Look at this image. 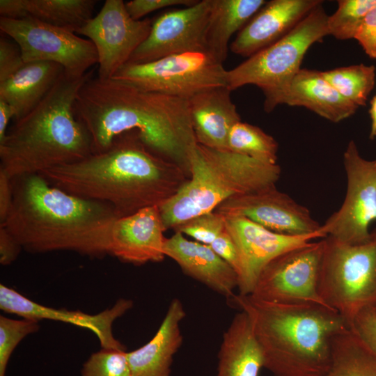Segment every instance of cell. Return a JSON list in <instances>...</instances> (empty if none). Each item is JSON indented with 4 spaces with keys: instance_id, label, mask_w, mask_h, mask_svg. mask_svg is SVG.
Here are the masks:
<instances>
[{
    "instance_id": "obj_1",
    "label": "cell",
    "mask_w": 376,
    "mask_h": 376,
    "mask_svg": "<svg viewBox=\"0 0 376 376\" xmlns=\"http://www.w3.org/2000/svg\"><path fill=\"white\" fill-rule=\"evenodd\" d=\"M75 111L91 136L92 154L107 150L118 136L136 131L148 148L189 177V157L198 143L188 100L93 75L79 89Z\"/></svg>"
},
{
    "instance_id": "obj_2",
    "label": "cell",
    "mask_w": 376,
    "mask_h": 376,
    "mask_svg": "<svg viewBox=\"0 0 376 376\" xmlns=\"http://www.w3.org/2000/svg\"><path fill=\"white\" fill-rule=\"evenodd\" d=\"M40 175L70 194L109 204L119 217L160 207L189 178L179 166L148 148L136 131L118 136L102 152Z\"/></svg>"
},
{
    "instance_id": "obj_3",
    "label": "cell",
    "mask_w": 376,
    "mask_h": 376,
    "mask_svg": "<svg viewBox=\"0 0 376 376\" xmlns=\"http://www.w3.org/2000/svg\"><path fill=\"white\" fill-rule=\"evenodd\" d=\"M13 202L4 226L30 253L70 251L91 258L109 255L119 216L109 204L70 194L40 174L12 178Z\"/></svg>"
},
{
    "instance_id": "obj_4",
    "label": "cell",
    "mask_w": 376,
    "mask_h": 376,
    "mask_svg": "<svg viewBox=\"0 0 376 376\" xmlns=\"http://www.w3.org/2000/svg\"><path fill=\"white\" fill-rule=\"evenodd\" d=\"M230 301L249 317L264 368L273 376H323L334 338L350 327L324 305L271 303L240 294Z\"/></svg>"
},
{
    "instance_id": "obj_5",
    "label": "cell",
    "mask_w": 376,
    "mask_h": 376,
    "mask_svg": "<svg viewBox=\"0 0 376 376\" xmlns=\"http://www.w3.org/2000/svg\"><path fill=\"white\" fill-rule=\"evenodd\" d=\"M65 72L44 99L15 120L0 143V170L11 179L40 174L80 161L92 154L91 136L76 116L77 93L91 76Z\"/></svg>"
},
{
    "instance_id": "obj_6",
    "label": "cell",
    "mask_w": 376,
    "mask_h": 376,
    "mask_svg": "<svg viewBox=\"0 0 376 376\" xmlns=\"http://www.w3.org/2000/svg\"><path fill=\"white\" fill-rule=\"evenodd\" d=\"M281 175L270 164L229 150L197 143L189 157V177L159 208L166 229L213 212L228 199L276 186Z\"/></svg>"
},
{
    "instance_id": "obj_7",
    "label": "cell",
    "mask_w": 376,
    "mask_h": 376,
    "mask_svg": "<svg viewBox=\"0 0 376 376\" xmlns=\"http://www.w3.org/2000/svg\"><path fill=\"white\" fill-rule=\"evenodd\" d=\"M327 18L322 3L284 37L228 70V89L249 84L258 87L268 113L283 104L308 49L329 36Z\"/></svg>"
},
{
    "instance_id": "obj_8",
    "label": "cell",
    "mask_w": 376,
    "mask_h": 376,
    "mask_svg": "<svg viewBox=\"0 0 376 376\" xmlns=\"http://www.w3.org/2000/svg\"><path fill=\"white\" fill-rule=\"evenodd\" d=\"M319 293L351 325L363 310L376 307V228L366 242L350 244L323 238Z\"/></svg>"
},
{
    "instance_id": "obj_9",
    "label": "cell",
    "mask_w": 376,
    "mask_h": 376,
    "mask_svg": "<svg viewBox=\"0 0 376 376\" xmlns=\"http://www.w3.org/2000/svg\"><path fill=\"white\" fill-rule=\"evenodd\" d=\"M223 63L205 51L173 54L145 63H126L112 77L141 90L189 100L205 91L227 86Z\"/></svg>"
},
{
    "instance_id": "obj_10",
    "label": "cell",
    "mask_w": 376,
    "mask_h": 376,
    "mask_svg": "<svg viewBox=\"0 0 376 376\" xmlns=\"http://www.w3.org/2000/svg\"><path fill=\"white\" fill-rule=\"evenodd\" d=\"M0 29L19 46L25 63L52 62L61 65L69 76H84L97 64L94 44L67 29L33 17H0Z\"/></svg>"
},
{
    "instance_id": "obj_11",
    "label": "cell",
    "mask_w": 376,
    "mask_h": 376,
    "mask_svg": "<svg viewBox=\"0 0 376 376\" xmlns=\"http://www.w3.org/2000/svg\"><path fill=\"white\" fill-rule=\"evenodd\" d=\"M323 250L322 238L276 257L262 270L249 295L271 303L327 306L318 288Z\"/></svg>"
},
{
    "instance_id": "obj_12",
    "label": "cell",
    "mask_w": 376,
    "mask_h": 376,
    "mask_svg": "<svg viewBox=\"0 0 376 376\" xmlns=\"http://www.w3.org/2000/svg\"><path fill=\"white\" fill-rule=\"evenodd\" d=\"M347 191L340 207L321 225L325 236L350 244L369 240L370 225L376 221V167L363 157L354 141L343 153Z\"/></svg>"
},
{
    "instance_id": "obj_13",
    "label": "cell",
    "mask_w": 376,
    "mask_h": 376,
    "mask_svg": "<svg viewBox=\"0 0 376 376\" xmlns=\"http://www.w3.org/2000/svg\"><path fill=\"white\" fill-rule=\"evenodd\" d=\"M152 23L150 19H132L123 1L106 0L99 13L77 31L95 47L97 77L112 78L147 38Z\"/></svg>"
},
{
    "instance_id": "obj_14",
    "label": "cell",
    "mask_w": 376,
    "mask_h": 376,
    "mask_svg": "<svg viewBox=\"0 0 376 376\" xmlns=\"http://www.w3.org/2000/svg\"><path fill=\"white\" fill-rule=\"evenodd\" d=\"M212 5V0L197 1L160 15L127 63H145L186 52H207L205 33Z\"/></svg>"
},
{
    "instance_id": "obj_15",
    "label": "cell",
    "mask_w": 376,
    "mask_h": 376,
    "mask_svg": "<svg viewBox=\"0 0 376 376\" xmlns=\"http://www.w3.org/2000/svg\"><path fill=\"white\" fill-rule=\"evenodd\" d=\"M226 230L232 237L239 256L237 289L240 295H250L264 267L279 255L305 245L317 238H324L321 232L290 235L269 230L240 216H225Z\"/></svg>"
},
{
    "instance_id": "obj_16",
    "label": "cell",
    "mask_w": 376,
    "mask_h": 376,
    "mask_svg": "<svg viewBox=\"0 0 376 376\" xmlns=\"http://www.w3.org/2000/svg\"><path fill=\"white\" fill-rule=\"evenodd\" d=\"M214 211L224 216L245 217L280 234L322 233L321 225L312 217L309 210L276 186L230 198Z\"/></svg>"
},
{
    "instance_id": "obj_17",
    "label": "cell",
    "mask_w": 376,
    "mask_h": 376,
    "mask_svg": "<svg viewBox=\"0 0 376 376\" xmlns=\"http://www.w3.org/2000/svg\"><path fill=\"white\" fill-rule=\"evenodd\" d=\"M132 306V300L121 298L111 308L91 315L79 311L46 306L27 298L13 288L2 283L0 285V308L3 311L22 318L38 321H59L88 329L95 334L102 348L126 350L125 346L114 337L112 325L116 320Z\"/></svg>"
},
{
    "instance_id": "obj_18",
    "label": "cell",
    "mask_w": 376,
    "mask_h": 376,
    "mask_svg": "<svg viewBox=\"0 0 376 376\" xmlns=\"http://www.w3.org/2000/svg\"><path fill=\"white\" fill-rule=\"evenodd\" d=\"M165 230L157 206L119 217L112 226L109 255L135 265L161 262L166 257Z\"/></svg>"
},
{
    "instance_id": "obj_19",
    "label": "cell",
    "mask_w": 376,
    "mask_h": 376,
    "mask_svg": "<svg viewBox=\"0 0 376 376\" xmlns=\"http://www.w3.org/2000/svg\"><path fill=\"white\" fill-rule=\"evenodd\" d=\"M322 3L320 0L267 1L238 33L230 44V51L251 56L287 35Z\"/></svg>"
},
{
    "instance_id": "obj_20",
    "label": "cell",
    "mask_w": 376,
    "mask_h": 376,
    "mask_svg": "<svg viewBox=\"0 0 376 376\" xmlns=\"http://www.w3.org/2000/svg\"><path fill=\"white\" fill-rule=\"evenodd\" d=\"M164 254L173 259L187 276L231 299L237 288L235 271L209 245L191 241L175 232L166 238Z\"/></svg>"
},
{
    "instance_id": "obj_21",
    "label": "cell",
    "mask_w": 376,
    "mask_h": 376,
    "mask_svg": "<svg viewBox=\"0 0 376 376\" xmlns=\"http://www.w3.org/2000/svg\"><path fill=\"white\" fill-rule=\"evenodd\" d=\"M185 316L182 301L172 299L151 340L127 352L131 376H170L174 355L182 344L180 322Z\"/></svg>"
},
{
    "instance_id": "obj_22",
    "label": "cell",
    "mask_w": 376,
    "mask_h": 376,
    "mask_svg": "<svg viewBox=\"0 0 376 376\" xmlns=\"http://www.w3.org/2000/svg\"><path fill=\"white\" fill-rule=\"evenodd\" d=\"M230 93L227 86H220L201 92L188 100L192 127L198 144L228 150L229 132L241 120Z\"/></svg>"
},
{
    "instance_id": "obj_23",
    "label": "cell",
    "mask_w": 376,
    "mask_h": 376,
    "mask_svg": "<svg viewBox=\"0 0 376 376\" xmlns=\"http://www.w3.org/2000/svg\"><path fill=\"white\" fill-rule=\"evenodd\" d=\"M283 104L306 107L333 123L350 117L359 108L344 98L321 71L301 68L292 79Z\"/></svg>"
},
{
    "instance_id": "obj_24",
    "label": "cell",
    "mask_w": 376,
    "mask_h": 376,
    "mask_svg": "<svg viewBox=\"0 0 376 376\" xmlns=\"http://www.w3.org/2000/svg\"><path fill=\"white\" fill-rule=\"evenodd\" d=\"M263 368L261 347L249 317L241 311L223 334L216 376H258Z\"/></svg>"
},
{
    "instance_id": "obj_25",
    "label": "cell",
    "mask_w": 376,
    "mask_h": 376,
    "mask_svg": "<svg viewBox=\"0 0 376 376\" xmlns=\"http://www.w3.org/2000/svg\"><path fill=\"white\" fill-rule=\"evenodd\" d=\"M64 72L55 63H26L9 79L0 82V99L13 109L15 121L32 111Z\"/></svg>"
},
{
    "instance_id": "obj_26",
    "label": "cell",
    "mask_w": 376,
    "mask_h": 376,
    "mask_svg": "<svg viewBox=\"0 0 376 376\" xmlns=\"http://www.w3.org/2000/svg\"><path fill=\"white\" fill-rule=\"evenodd\" d=\"M266 3L265 0H212L205 33L206 51L223 63L232 36L240 32Z\"/></svg>"
},
{
    "instance_id": "obj_27",
    "label": "cell",
    "mask_w": 376,
    "mask_h": 376,
    "mask_svg": "<svg viewBox=\"0 0 376 376\" xmlns=\"http://www.w3.org/2000/svg\"><path fill=\"white\" fill-rule=\"evenodd\" d=\"M323 376H376V352L348 327L334 338L330 366Z\"/></svg>"
},
{
    "instance_id": "obj_28",
    "label": "cell",
    "mask_w": 376,
    "mask_h": 376,
    "mask_svg": "<svg viewBox=\"0 0 376 376\" xmlns=\"http://www.w3.org/2000/svg\"><path fill=\"white\" fill-rule=\"evenodd\" d=\"M25 17L77 31L93 16L96 0H22Z\"/></svg>"
},
{
    "instance_id": "obj_29",
    "label": "cell",
    "mask_w": 376,
    "mask_h": 376,
    "mask_svg": "<svg viewBox=\"0 0 376 376\" xmlns=\"http://www.w3.org/2000/svg\"><path fill=\"white\" fill-rule=\"evenodd\" d=\"M322 77L347 101L364 106L375 81V68L363 63L321 71Z\"/></svg>"
},
{
    "instance_id": "obj_30",
    "label": "cell",
    "mask_w": 376,
    "mask_h": 376,
    "mask_svg": "<svg viewBox=\"0 0 376 376\" xmlns=\"http://www.w3.org/2000/svg\"><path fill=\"white\" fill-rule=\"evenodd\" d=\"M228 150L270 164H277L279 146L273 136L258 126L237 122L228 138Z\"/></svg>"
},
{
    "instance_id": "obj_31",
    "label": "cell",
    "mask_w": 376,
    "mask_h": 376,
    "mask_svg": "<svg viewBox=\"0 0 376 376\" xmlns=\"http://www.w3.org/2000/svg\"><path fill=\"white\" fill-rule=\"evenodd\" d=\"M376 0H340L336 10L327 18L329 35L338 40L355 38Z\"/></svg>"
},
{
    "instance_id": "obj_32",
    "label": "cell",
    "mask_w": 376,
    "mask_h": 376,
    "mask_svg": "<svg viewBox=\"0 0 376 376\" xmlns=\"http://www.w3.org/2000/svg\"><path fill=\"white\" fill-rule=\"evenodd\" d=\"M40 328L39 321L0 315V376H6L10 356L19 343Z\"/></svg>"
},
{
    "instance_id": "obj_33",
    "label": "cell",
    "mask_w": 376,
    "mask_h": 376,
    "mask_svg": "<svg viewBox=\"0 0 376 376\" xmlns=\"http://www.w3.org/2000/svg\"><path fill=\"white\" fill-rule=\"evenodd\" d=\"M126 350L102 348L84 363L81 376H131Z\"/></svg>"
},
{
    "instance_id": "obj_34",
    "label": "cell",
    "mask_w": 376,
    "mask_h": 376,
    "mask_svg": "<svg viewBox=\"0 0 376 376\" xmlns=\"http://www.w3.org/2000/svg\"><path fill=\"white\" fill-rule=\"evenodd\" d=\"M226 229V217L215 211L193 217L173 230L210 245Z\"/></svg>"
},
{
    "instance_id": "obj_35",
    "label": "cell",
    "mask_w": 376,
    "mask_h": 376,
    "mask_svg": "<svg viewBox=\"0 0 376 376\" xmlns=\"http://www.w3.org/2000/svg\"><path fill=\"white\" fill-rule=\"evenodd\" d=\"M24 64L17 44L13 39L10 40L1 36L0 38V82L9 79Z\"/></svg>"
},
{
    "instance_id": "obj_36",
    "label": "cell",
    "mask_w": 376,
    "mask_h": 376,
    "mask_svg": "<svg viewBox=\"0 0 376 376\" xmlns=\"http://www.w3.org/2000/svg\"><path fill=\"white\" fill-rule=\"evenodd\" d=\"M194 0H132L125 3L130 16L140 20L143 17L157 10L174 6H190L196 3Z\"/></svg>"
},
{
    "instance_id": "obj_37",
    "label": "cell",
    "mask_w": 376,
    "mask_h": 376,
    "mask_svg": "<svg viewBox=\"0 0 376 376\" xmlns=\"http://www.w3.org/2000/svg\"><path fill=\"white\" fill-rule=\"evenodd\" d=\"M351 328L376 352V310L368 308L354 318Z\"/></svg>"
},
{
    "instance_id": "obj_38",
    "label": "cell",
    "mask_w": 376,
    "mask_h": 376,
    "mask_svg": "<svg viewBox=\"0 0 376 376\" xmlns=\"http://www.w3.org/2000/svg\"><path fill=\"white\" fill-rule=\"evenodd\" d=\"M354 39L369 57L376 60V6L367 14Z\"/></svg>"
},
{
    "instance_id": "obj_39",
    "label": "cell",
    "mask_w": 376,
    "mask_h": 376,
    "mask_svg": "<svg viewBox=\"0 0 376 376\" xmlns=\"http://www.w3.org/2000/svg\"><path fill=\"white\" fill-rule=\"evenodd\" d=\"M209 246L235 271L237 275L240 271L239 256L236 246L226 230L225 229Z\"/></svg>"
},
{
    "instance_id": "obj_40",
    "label": "cell",
    "mask_w": 376,
    "mask_h": 376,
    "mask_svg": "<svg viewBox=\"0 0 376 376\" xmlns=\"http://www.w3.org/2000/svg\"><path fill=\"white\" fill-rule=\"evenodd\" d=\"M23 249L17 239L0 225V263L6 266L13 263Z\"/></svg>"
},
{
    "instance_id": "obj_41",
    "label": "cell",
    "mask_w": 376,
    "mask_h": 376,
    "mask_svg": "<svg viewBox=\"0 0 376 376\" xmlns=\"http://www.w3.org/2000/svg\"><path fill=\"white\" fill-rule=\"evenodd\" d=\"M12 202V179L0 170V224L5 221Z\"/></svg>"
},
{
    "instance_id": "obj_42",
    "label": "cell",
    "mask_w": 376,
    "mask_h": 376,
    "mask_svg": "<svg viewBox=\"0 0 376 376\" xmlns=\"http://www.w3.org/2000/svg\"><path fill=\"white\" fill-rule=\"evenodd\" d=\"M13 108L4 100L0 99V143L7 134V126L12 118H14Z\"/></svg>"
},
{
    "instance_id": "obj_43",
    "label": "cell",
    "mask_w": 376,
    "mask_h": 376,
    "mask_svg": "<svg viewBox=\"0 0 376 376\" xmlns=\"http://www.w3.org/2000/svg\"><path fill=\"white\" fill-rule=\"evenodd\" d=\"M369 113L371 120L369 138L374 139L376 138V95L371 99Z\"/></svg>"
},
{
    "instance_id": "obj_44",
    "label": "cell",
    "mask_w": 376,
    "mask_h": 376,
    "mask_svg": "<svg viewBox=\"0 0 376 376\" xmlns=\"http://www.w3.org/2000/svg\"><path fill=\"white\" fill-rule=\"evenodd\" d=\"M373 162H374L375 166L376 167V159L373 160Z\"/></svg>"
},
{
    "instance_id": "obj_45",
    "label": "cell",
    "mask_w": 376,
    "mask_h": 376,
    "mask_svg": "<svg viewBox=\"0 0 376 376\" xmlns=\"http://www.w3.org/2000/svg\"><path fill=\"white\" fill-rule=\"evenodd\" d=\"M375 310H376V307H375Z\"/></svg>"
}]
</instances>
